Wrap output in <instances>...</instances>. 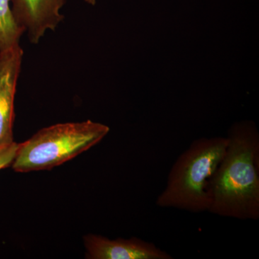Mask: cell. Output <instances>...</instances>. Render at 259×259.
<instances>
[{
	"label": "cell",
	"mask_w": 259,
	"mask_h": 259,
	"mask_svg": "<svg viewBox=\"0 0 259 259\" xmlns=\"http://www.w3.org/2000/svg\"><path fill=\"white\" fill-rule=\"evenodd\" d=\"M109 132L108 126L92 120L49 126L19 144L12 168L22 173L51 169L99 144Z\"/></svg>",
	"instance_id": "3"
},
{
	"label": "cell",
	"mask_w": 259,
	"mask_h": 259,
	"mask_svg": "<svg viewBox=\"0 0 259 259\" xmlns=\"http://www.w3.org/2000/svg\"><path fill=\"white\" fill-rule=\"evenodd\" d=\"M96 1L97 0H84V2H86L87 3L92 5L96 4Z\"/></svg>",
	"instance_id": "9"
},
{
	"label": "cell",
	"mask_w": 259,
	"mask_h": 259,
	"mask_svg": "<svg viewBox=\"0 0 259 259\" xmlns=\"http://www.w3.org/2000/svg\"><path fill=\"white\" fill-rule=\"evenodd\" d=\"M15 23L29 40L37 44L48 30H54L64 18L66 0H10Z\"/></svg>",
	"instance_id": "5"
},
{
	"label": "cell",
	"mask_w": 259,
	"mask_h": 259,
	"mask_svg": "<svg viewBox=\"0 0 259 259\" xmlns=\"http://www.w3.org/2000/svg\"><path fill=\"white\" fill-rule=\"evenodd\" d=\"M23 58L20 44L0 51V148L14 143L15 97Z\"/></svg>",
	"instance_id": "4"
},
{
	"label": "cell",
	"mask_w": 259,
	"mask_h": 259,
	"mask_svg": "<svg viewBox=\"0 0 259 259\" xmlns=\"http://www.w3.org/2000/svg\"><path fill=\"white\" fill-rule=\"evenodd\" d=\"M18 146L19 144L14 142L9 146L0 148V171L3 168L11 166Z\"/></svg>",
	"instance_id": "8"
},
{
	"label": "cell",
	"mask_w": 259,
	"mask_h": 259,
	"mask_svg": "<svg viewBox=\"0 0 259 259\" xmlns=\"http://www.w3.org/2000/svg\"><path fill=\"white\" fill-rule=\"evenodd\" d=\"M227 146V137L194 141L172 166L156 205L191 212H208L209 182L222 161Z\"/></svg>",
	"instance_id": "2"
},
{
	"label": "cell",
	"mask_w": 259,
	"mask_h": 259,
	"mask_svg": "<svg viewBox=\"0 0 259 259\" xmlns=\"http://www.w3.org/2000/svg\"><path fill=\"white\" fill-rule=\"evenodd\" d=\"M23 34L15 23L10 0H0V51L20 44Z\"/></svg>",
	"instance_id": "7"
},
{
	"label": "cell",
	"mask_w": 259,
	"mask_h": 259,
	"mask_svg": "<svg viewBox=\"0 0 259 259\" xmlns=\"http://www.w3.org/2000/svg\"><path fill=\"white\" fill-rule=\"evenodd\" d=\"M89 259H171V255L141 238H117L88 234L83 237Z\"/></svg>",
	"instance_id": "6"
},
{
	"label": "cell",
	"mask_w": 259,
	"mask_h": 259,
	"mask_svg": "<svg viewBox=\"0 0 259 259\" xmlns=\"http://www.w3.org/2000/svg\"><path fill=\"white\" fill-rule=\"evenodd\" d=\"M222 161L209 182V212L240 220L259 218V135L251 122L230 129Z\"/></svg>",
	"instance_id": "1"
}]
</instances>
